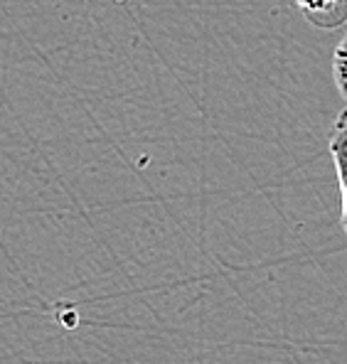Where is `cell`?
I'll list each match as a JSON object with an SVG mask.
<instances>
[{
  "label": "cell",
  "mask_w": 347,
  "mask_h": 364,
  "mask_svg": "<svg viewBox=\"0 0 347 364\" xmlns=\"http://www.w3.org/2000/svg\"><path fill=\"white\" fill-rule=\"evenodd\" d=\"M330 155H333L335 175H338L340 192V224L347 234V109H343L335 119L333 133H330Z\"/></svg>",
  "instance_id": "1"
},
{
  "label": "cell",
  "mask_w": 347,
  "mask_h": 364,
  "mask_svg": "<svg viewBox=\"0 0 347 364\" xmlns=\"http://www.w3.org/2000/svg\"><path fill=\"white\" fill-rule=\"evenodd\" d=\"M333 79L335 87H338L340 96L347 101V35L340 40V45L335 47L333 55Z\"/></svg>",
  "instance_id": "3"
},
{
  "label": "cell",
  "mask_w": 347,
  "mask_h": 364,
  "mask_svg": "<svg viewBox=\"0 0 347 364\" xmlns=\"http://www.w3.org/2000/svg\"><path fill=\"white\" fill-rule=\"evenodd\" d=\"M301 15L320 30H338L347 23V0H293Z\"/></svg>",
  "instance_id": "2"
}]
</instances>
